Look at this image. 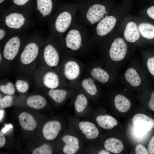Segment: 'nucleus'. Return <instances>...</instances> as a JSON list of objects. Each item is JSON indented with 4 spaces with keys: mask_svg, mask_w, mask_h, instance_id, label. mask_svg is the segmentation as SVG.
<instances>
[{
    "mask_svg": "<svg viewBox=\"0 0 154 154\" xmlns=\"http://www.w3.org/2000/svg\"><path fill=\"white\" fill-rule=\"evenodd\" d=\"M80 72L79 65L74 61H69L65 64L64 73L65 77L70 80H73L77 78Z\"/></svg>",
    "mask_w": 154,
    "mask_h": 154,
    "instance_id": "obj_19",
    "label": "nucleus"
},
{
    "mask_svg": "<svg viewBox=\"0 0 154 154\" xmlns=\"http://www.w3.org/2000/svg\"><path fill=\"white\" fill-rule=\"evenodd\" d=\"M19 120L21 127L26 130H33L37 126V122L33 117L25 112H23L19 115Z\"/></svg>",
    "mask_w": 154,
    "mask_h": 154,
    "instance_id": "obj_20",
    "label": "nucleus"
},
{
    "mask_svg": "<svg viewBox=\"0 0 154 154\" xmlns=\"http://www.w3.org/2000/svg\"><path fill=\"white\" fill-rule=\"evenodd\" d=\"M87 104L88 100L86 97L83 94H79L74 102V108L78 113H81L86 107Z\"/></svg>",
    "mask_w": 154,
    "mask_h": 154,
    "instance_id": "obj_29",
    "label": "nucleus"
},
{
    "mask_svg": "<svg viewBox=\"0 0 154 154\" xmlns=\"http://www.w3.org/2000/svg\"><path fill=\"white\" fill-rule=\"evenodd\" d=\"M15 86L17 90L21 93L26 92L29 89V86L28 83L23 80H18L15 82Z\"/></svg>",
    "mask_w": 154,
    "mask_h": 154,
    "instance_id": "obj_32",
    "label": "nucleus"
},
{
    "mask_svg": "<svg viewBox=\"0 0 154 154\" xmlns=\"http://www.w3.org/2000/svg\"><path fill=\"white\" fill-rule=\"evenodd\" d=\"M20 35H11L5 43L3 50L4 58L8 60H13L18 54L21 47V40Z\"/></svg>",
    "mask_w": 154,
    "mask_h": 154,
    "instance_id": "obj_9",
    "label": "nucleus"
},
{
    "mask_svg": "<svg viewBox=\"0 0 154 154\" xmlns=\"http://www.w3.org/2000/svg\"><path fill=\"white\" fill-rule=\"evenodd\" d=\"M128 47L126 40L117 37L111 41L108 50L109 57L118 65L123 62L127 54Z\"/></svg>",
    "mask_w": 154,
    "mask_h": 154,
    "instance_id": "obj_7",
    "label": "nucleus"
},
{
    "mask_svg": "<svg viewBox=\"0 0 154 154\" xmlns=\"http://www.w3.org/2000/svg\"><path fill=\"white\" fill-rule=\"evenodd\" d=\"M46 104L44 97L40 95H33L29 96L26 100V104L29 107L39 110L44 108Z\"/></svg>",
    "mask_w": 154,
    "mask_h": 154,
    "instance_id": "obj_25",
    "label": "nucleus"
},
{
    "mask_svg": "<svg viewBox=\"0 0 154 154\" xmlns=\"http://www.w3.org/2000/svg\"><path fill=\"white\" fill-rule=\"evenodd\" d=\"M13 3L16 5L22 7L25 5L30 0H12Z\"/></svg>",
    "mask_w": 154,
    "mask_h": 154,
    "instance_id": "obj_39",
    "label": "nucleus"
},
{
    "mask_svg": "<svg viewBox=\"0 0 154 154\" xmlns=\"http://www.w3.org/2000/svg\"><path fill=\"white\" fill-rule=\"evenodd\" d=\"M67 94L66 90L61 89H50L48 92L49 96L58 103H61L64 100Z\"/></svg>",
    "mask_w": 154,
    "mask_h": 154,
    "instance_id": "obj_27",
    "label": "nucleus"
},
{
    "mask_svg": "<svg viewBox=\"0 0 154 154\" xmlns=\"http://www.w3.org/2000/svg\"><path fill=\"white\" fill-rule=\"evenodd\" d=\"M13 127V125L11 124L8 125H6L5 127L1 130V131L2 133H5L8 131L10 129H11Z\"/></svg>",
    "mask_w": 154,
    "mask_h": 154,
    "instance_id": "obj_41",
    "label": "nucleus"
},
{
    "mask_svg": "<svg viewBox=\"0 0 154 154\" xmlns=\"http://www.w3.org/2000/svg\"><path fill=\"white\" fill-rule=\"evenodd\" d=\"M147 17L149 19V21L154 23V5L148 7L145 12Z\"/></svg>",
    "mask_w": 154,
    "mask_h": 154,
    "instance_id": "obj_35",
    "label": "nucleus"
},
{
    "mask_svg": "<svg viewBox=\"0 0 154 154\" xmlns=\"http://www.w3.org/2000/svg\"><path fill=\"white\" fill-rule=\"evenodd\" d=\"M76 6L66 4L59 8L49 21L51 35L60 38L65 35L77 18Z\"/></svg>",
    "mask_w": 154,
    "mask_h": 154,
    "instance_id": "obj_1",
    "label": "nucleus"
},
{
    "mask_svg": "<svg viewBox=\"0 0 154 154\" xmlns=\"http://www.w3.org/2000/svg\"><path fill=\"white\" fill-rule=\"evenodd\" d=\"M82 87L89 95H95L97 92L96 86L94 80L91 78H87L84 79L82 82Z\"/></svg>",
    "mask_w": 154,
    "mask_h": 154,
    "instance_id": "obj_28",
    "label": "nucleus"
},
{
    "mask_svg": "<svg viewBox=\"0 0 154 154\" xmlns=\"http://www.w3.org/2000/svg\"><path fill=\"white\" fill-rule=\"evenodd\" d=\"M133 64L129 66L123 75V78L127 84L134 88L150 84L149 77L143 65L139 66Z\"/></svg>",
    "mask_w": 154,
    "mask_h": 154,
    "instance_id": "obj_6",
    "label": "nucleus"
},
{
    "mask_svg": "<svg viewBox=\"0 0 154 154\" xmlns=\"http://www.w3.org/2000/svg\"><path fill=\"white\" fill-rule=\"evenodd\" d=\"M135 150L136 153L137 154H149L147 149L141 144H139L136 145Z\"/></svg>",
    "mask_w": 154,
    "mask_h": 154,
    "instance_id": "obj_36",
    "label": "nucleus"
},
{
    "mask_svg": "<svg viewBox=\"0 0 154 154\" xmlns=\"http://www.w3.org/2000/svg\"><path fill=\"white\" fill-rule=\"evenodd\" d=\"M112 13L106 16L90 29L91 43L101 41L112 33L117 22L116 16Z\"/></svg>",
    "mask_w": 154,
    "mask_h": 154,
    "instance_id": "obj_5",
    "label": "nucleus"
},
{
    "mask_svg": "<svg viewBox=\"0 0 154 154\" xmlns=\"http://www.w3.org/2000/svg\"><path fill=\"white\" fill-rule=\"evenodd\" d=\"M149 98L148 100L147 105L149 108L154 112V89L149 90Z\"/></svg>",
    "mask_w": 154,
    "mask_h": 154,
    "instance_id": "obj_34",
    "label": "nucleus"
},
{
    "mask_svg": "<svg viewBox=\"0 0 154 154\" xmlns=\"http://www.w3.org/2000/svg\"><path fill=\"white\" fill-rule=\"evenodd\" d=\"M114 103L117 110L122 113L127 112L131 106L129 100L125 96L121 94H118L115 96Z\"/></svg>",
    "mask_w": 154,
    "mask_h": 154,
    "instance_id": "obj_24",
    "label": "nucleus"
},
{
    "mask_svg": "<svg viewBox=\"0 0 154 154\" xmlns=\"http://www.w3.org/2000/svg\"><path fill=\"white\" fill-rule=\"evenodd\" d=\"M80 129L84 134L86 138L92 140L97 138L99 134L98 128L92 123L86 121H80L79 123Z\"/></svg>",
    "mask_w": 154,
    "mask_h": 154,
    "instance_id": "obj_17",
    "label": "nucleus"
},
{
    "mask_svg": "<svg viewBox=\"0 0 154 154\" xmlns=\"http://www.w3.org/2000/svg\"><path fill=\"white\" fill-rule=\"evenodd\" d=\"M91 74L94 79L102 83H107L110 78V75L108 72L100 67L93 68L91 71Z\"/></svg>",
    "mask_w": 154,
    "mask_h": 154,
    "instance_id": "obj_26",
    "label": "nucleus"
},
{
    "mask_svg": "<svg viewBox=\"0 0 154 154\" xmlns=\"http://www.w3.org/2000/svg\"><path fill=\"white\" fill-rule=\"evenodd\" d=\"M142 62L149 78L154 82V50L149 49L145 52Z\"/></svg>",
    "mask_w": 154,
    "mask_h": 154,
    "instance_id": "obj_18",
    "label": "nucleus"
},
{
    "mask_svg": "<svg viewBox=\"0 0 154 154\" xmlns=\"http://www.w3.org/2000/svg\"><path fill=\"white\" fill-rule=\"evenodd\" d=\"M13 97L12 95H7L0 99V107L6 108L11 106L13 104Z\"/></svg>",
    "mask_w": 154,
    "mask_h": 154,
    "instance_id": "obj_33",
    "label": "nucleus"
},
{
    "mask_svg": "<svg viewBox=\"0 0 154 154\" xmlns=\"http://www.w3.org/2000/svg\"><path fill=\"white\" fill-rule=\"evenodd\" d=\"M99 154H110V153L109 151L107 150H102L100 151L98 153Z\"/></svg>",
    "mask_w": 154,
    "mask_h": 154,
    "instance_id": "obj_42",
    "label": "nucleus"
},
{
    "mask_svg": "<svg viewBox=\"0 0 154 154\" xmlns=\"http://www.w3.org/2000/svg\"><path fill=\"white\" fill-rule=\"evenodd\" d=\"M4 114V111L2 109L0 110V121H1L3 119Z\"/></svg>",
    "mask_w": 154,
    "mask_h": 154,
    "instance_id": "obj_43",
    "label": "nucleus"
},
{
    "mask_svg": "<svg viewBox=\"0 0 154 154\" xmlns=\"http://www.w3.org/2000/svg\"><path fill=\"white\" fill-rule=\"evenodd\" d=\"M147 149L149 154H154V135L151 137L149 142Z\"/></svg>",
    "mask_w": 154,
    "mask_h": 154,
    "instance_id": "obj_37",
    "label": "nucleus"
},
{
    "mask_svg": "<svg viewBox=\"0 0 154 154\" xmlns=\"http://www.w3.org/2000/svg\"><path fill=\"white\" fill-rule=\"evenodd\" d=\"M61 129L60 123L57 121H52L46 123L42 129L44 137L48 140H52L57 136Z\"/></svg>",
    "mask_w": 154,
    "mask_h": 154,
    "instance_id": "obj_15",
    "label": "nucleus"
},
{
    "mask_svg": "<svg viewBox=\"0 0 154 154\" xmlns=\"http://www.w3.org/2000/svg\"><path fill=\"white\" fill-rule=\"evenodd\" d=\"M8 30L3 26L0 27V41L3 40L7 35V31Z\"/></svg>",
    "mask_w": 154,
    "mask_h": 154,
    "instance_id": "obj_38",
    "label": "nucleus"
},
{
    "mask_svg": "<svg viewBox=\"0 0 154 154\" xmlns=\"http://www.w3.org/2000/svg\"><path fill=\"white\" fill-rule=\"evenodd\" d=\"M56 38L52 35L50 42L45 46L43 49L44 60L46 64L50 67L57 66L60 60L59 51L54 43Z\"/></svg>",
    "mask_w": 154,
    "mask_h": 154,
    "instance_id": "obj_8",
    "label": "nucleus"
},
{
    "mask_svg": "<svg viewBox=\"0 0 154 154\" xmlns=\"http://www.w3.org/2000/svg\"><path fill=\"white\" fill-rule=\"evenodd\" d=\"M29 13L21 10H11L5 12L1 18L3 25L14 32L22 31L30 25Z\"/></svg>",
    "mask_w": 154,
    "mask_h": 154,
    "instance_id": "obj_4",
    "label": "nucleus"
},
{
    "mask_svg": "<svg viewBox=\"0 0 154 154\" xmlns=\"http://www.w3.org/2000/svg\"><path fill=\"white\" fill-rule=\"evenodd\" d=\"M96 120L99 125L104 129H111L118 124L117 120L109 115L98 116L96 117Z\"/></svg>",
    "mask_w": 154,
    "mask_h": 154,
    "instance_id": "obj_23",
    "label": "nucleus"
},
{
    "mask_svg": "<svg viewBox=\"0 0 154 154\" xmlns=\"http://www.w3.org/2000/svg\"><path fill=\"white\" fill-rule=\"evenodd\" d=\"M76 6L79 21L90 29L111 12L105 5L91 0Z\"/></svg>",
    "mask_w": 154,
    "mask_h": 154,
    "instance_id": "obj_3",
    "label": "nucleus"
},
{
    "mask_svg": "<svg viewBox=\"0 0 154 154\" xmlns=\"http://www.w3.org/2000/svg\"><path fill=\"white\" fill-rule=\"evenodd\" d=\"M140 35L148 45L154 44V23L150 21L142 22L138 25Z\"/></svg>",
    "mask_w": 154,
    "mask_h": 154,
    "instance_id": "obj_13",
    "label": "nucleus"
},
{
    "mask_svg": "<svg viewBox=\"0 0 154 154\" xmlns=\"http://www.w3.org/2000/svg\"><path fill=\"white\" fill-rule=\"evenodd\" d=\"M57 9L53 0H36L35 11L42 19L49 21Z\"/></svg>",
    "mask_w": 154,
    "mask_h": 154,
    "instance_id": "obj_10",
    "label": "nucleus"
},
{
    "mask_svg": "<svg viewBox=\"0 0 154 154\" xmlns=\"http://www.w3.org/2000/svg\"><path fill=\"white\" fill-rule=\"evenodd\" d=\"M62 140L65 143L63 148V151L65 154H74L79 149V140L76 137L66 135L62 137Z\"/></svg>",
    "mask_w": 154,
    "mask_h": 154,
    "instance_id": "obj_16",
    "label": "nucleus"
},
{
    "mask_svg": "<svg viewBox=\"0 0 154 154\" xmlns=\"http://www.w3.org/2000/svg\"><path fill=\"white\" fill-rule=\"evenodd\" d=\"M52 153V149L50 145L44 144L35 149L32 152L33 154H51Z\"/></svg>",
    "mask_w": 154,
    "mask_h": 154,
    "instance_id": "obj_30",
    "label": "nucleus"
},
{
    "mask_svg": "<svg viewBox=\"0 0 154 154\" xmlns=\"http://www.w3.org/2000/svg\"><path fill=\"white\" fill-rule=\"evenodd\" d=\"M132 122L135 127L148 132L154 128V119L144 114L139 113L135 115Z\"/></svg>",
    "mask_w": 154,
    "mask_h": 154,
    "instance_id": "obj_12",
    "label": "nucleus"
},
{
    "mask_svg": "<svg viewBox=\"0 0 154 154\" xmlns=\"http://www.w3.org/2000/svg\"><path fill=\"white\" fill-rule=\"evenodd\" d=\"M42 82L46 87L50 89H55L59 84L60 79L56 73L50 71L44 74L42 78Z\"/></svg>",
    "mask_w": 154,
    "mask_h": 154,
    "instance_id": "obj_21",
    "label": "nucleus"
},
{
    "mask_svg": "<svg viewBox=\"0 0 154 154\" xmlns=\"http://www.w3.org/2000/svg\"><path fill=\"white\" fill-rule=\"evenodd\" d=\"M104 147L107 151L116 154L121 152L124 148L121 141L113 137L108 138L105 141Z\"/></svg>",
    "mask_w": 154,
    "mask_h": 154,
    "instance_id": "obj_22",
    "label": "nucleus"
},
{
    "mask_svg": "<svg viewBox=\"0 0 154 154\" xmlns=\"http://www.w3.org/2000/svg\"><path fill=\"white\" fill-rule=\"evenodd\" d=\"M63 43L67 50L77 52L91 43L88 28L76 18L62 37L58 38Z\"/></svg>",
    "mask_w": 154,
    "mask_h": 154,
    "instance_id": "obj_2",
    "label": "nucleus"
},
{
    "mask_svg": "<svg viewBox=\"0 0 154 154\" xmlns=\"http://www.w3.org/2000/svg\"><path fill=\"white\" fill-rule=\"evenodd\" d=\"M0 90L3 93L7 95H12L15 91L13 84L11 82H8L5 84L0 86Z\"/></svg>",
    "mask_w": 154,
    "mask_h": 154,
    "instance_id": "obj_31",
    "label": "nucleus"
},
{
    "mask_svg": "<svg viewBox=\"0 0 154 154\" xmlns=\"http://www.w3.org/2000/svg\"><path fill=\"white\" fill-rule=\"evenodd\" d=\"M39 50V46L36 42H29L25 45L20 54L21 62L25 65L31 64L37 57Z\"/></svg>",
    "mask_w": 154,
    "mask_h": 154,
    "instance_id": "obj_11",
    "label": "nucleus"
},
{
    "mask_svg": "<svg viewBox=\"0 0 154 154\" xmlns=\"http://www.w3.org/2000/svg\"><path fill=\"white\" fill-rule=\"evenodd\" d=\"M5 0H0V4H2L3 3Z\"/></svg>",
    "mask_w": 154,
    "mask_h": 154,
    "instance_id": "obj_45",
    "label": "nucleus"
},
{
    "mask_svg": "<svg viewBox=\"0 0 154 154\" xmlns=\"http://www.w3.org/2000/svg\"><path fill=\"white\" fill-rule=\"evenodd\" d=\"M2 59V54L1 53L0 54V62H1Z\"/></svg>",
    "mask_w": 154,
    "mask_h": 154,
    "instance_id": "obj_44",
    "label": "nucleus"
},
{
    "mask_svg": "<svg viewBox=\"0 0 154 154\" xmlns=\"http://www.w3.org/2000/svg\"><path fill=\"white\" fill-rule=\"evenodd\" d=\"M6 143V139L2 132H0V148L2 147Z\"/></svg>",
    "mask_w": 154,
    "mask_h": 154,
    "instance_id": "obj_40",
    "label": "nucleus"
},
{
    "mask_svg": "<svg viewBox=\"0 0 154 154\" xmlns=\"http://www.w3.org/2000/svg\"><path fill=\"white\" fill-rule=\"evenodd\" d=\"M140 34L138 25L134 21H129L126 24L123 32L124 39L127 42L134 43L139 39Z\"/></svg>",
    "mask_w": 154,
    "mask_h": 154,
    "instance_id": "obj_14",
    "label": "nucleus"
}]
</instances>
